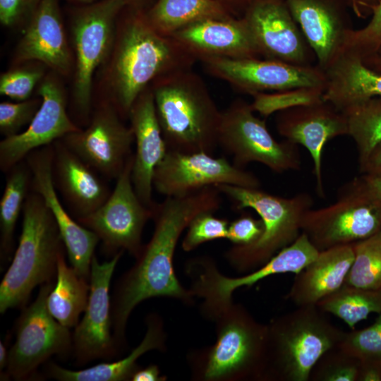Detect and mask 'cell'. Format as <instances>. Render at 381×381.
<instances>
[{
	"instance_id": "obj_51",
	"label": "cell",
	"mask_w": 381,
	"mask_h": 381,
	"mask_svg": "<svg viewBox=\"0 0 381 381\" xmlns=\"http://www.w3.org/2000/svg\"><path fill=\"white\" fill-rule=\"evenodd\" d=\"M125 6L147 11L153 4L155 0H119Z\"/></svg>"
},
{
	"instance_id": "obj_35",
	"label": "cell",
	"mask_w": 381,
	"mask_h": 381,
	"mask_svg": "<svg viewBox=\"0 0 381 381\" xmlns=\"http://www.w3.org/2000/svg\"><path fill=\"white\" fill-rule=\"evenodd\" d=\"M352 246L353 260L344 284L381 289V231Z\"/></svg>"
},
{
	"instance_id": "obj_47",
	"label": "cell",
	"mask_w": 381,
	"mask_h": 381,
	"mask_svg": "<svg viewBox=\"0 0 381 381\" xmlns=\"http://www.w3.org/2000/svg\"><path fill=\"white\" fill-rule=\"evenodd\" d=\"M358 381H381V365L360 361Z\"/></svg>"
},
{
	"instance_id": "obj_46",
	"label": "cell",
	"mask_w": 381,
	"mask_h": 381,
	"mask_svg": "<svg viewBox=\"0 0 381 381\" xmlns=\"http://www.w3.org/2000/svg\"><path fill=\"white\" fill-rule=\"evenodd\" d=\"M167 377L161 375L157 365H149L146 367H139L133 374L131 381H164Z\"/></svg>"
},
{
	"instance_id": "obj_27",
	"label": "cell",
	"mask_w": 381,
	"mask_h": 381,
	"mask_svg": "<svg viewBox=\"0 0 381 381\" xmlns=\"http://www.w3.org/2000/svg\"><path fill=\"white\" fill-rule=\"evenodd\" d=\"M353 260L352 244L319 251L296 274L286 298L297 306L316 305L343 286Z\"/></svg>"
},
{
	"instance_id": "obj_18",
	"label": "cell",
	"mask_w": 381,
	"mask_h": 381,
	"mask_svg": "<svg viewBox=\"0 0 381 381\" xmlns=\"http://www.w3.org/2000/svg\"><path fill=\"white\" fill-rule=\"evenodd\" d=\"M241 18L260 57L296 66H315V54L286 0H252Z\"/></svg>"
},
{
	"instance_id": "obj_13",
	"label": "cell",
	"mask_w": 381,
	"mask_h": 381,
	"mask_svg": "<svg viewBox=\"0 0 381 381\" xmlns=\"http://www.w3.org/2000/svg\"><path fill=\"white\" fill-rule=\"evenodd\" d=\"M133 155L116 179V186L104 203L90 214L76 219L97 234L106 253L114 255L127 250L136 258L140 253L142 234L153 216V208L138 198L131 180Z\"/></svg>"
},
{
	"instance_id": "obj_9",
	"label": "cell",
	"mask_w": 381,
	"mask_h": 381,
	"mask_svg": "<svg viewBox=\"0 0 381 381\" xmlns=\"http://www.w3.org/2000/svg\"><path fill=\"white\" fill-rule=\"evenodd\" d=\"M125 5L119 0H99L70 9L74 49L73 99L79 118L90 120L93 77L111 50L116 20Z\"/></svg>"
},
{
	"instance_id": "obj_31",
	"label": "cell",
	"mask_w": 381,
	"mask_h": 381,
	"mask_svg": "<svg viewBox=\"0 0 381 381\" xmlns=\"http://www.w3.org/2000/svg\"><path fill=\"white\" fill-rule=\"evenodd\" d=\"M146 16L151 25L167 36L205 19L235 17L214 0H155Z\"/></svg>"
},
{
	"instance_id": "obj_22",
	"label": "cell",
	"mask_w": 381,
	"mask_h": 381,
	"mask_svg": "<svg viewBox=\"0 0 381 381\" xmlns=\"http://www.w3.org/2000/svg\"><path fill=\"white\" fill-rule=\"evenodd\" d=\"M14 61H36L54 73L68 76L74 58L67 40L59 0H41L24 27Z\"/></svg>"
},
{
	"instance_id": "obj_20",
	"label": "cell",
	"mask_w": 381,
	"mask_h": 381,
	"mask_svg": "<svg viewBox=\"0 0 381 381\" xmlns=\"http://www.w3.org/2000/svg\"><path fill=\"white\" fill-rule=\"evenodd\" d=\"M52 144L25 158L32 174L31 189L41 195L53 214L71 266L90 282L91 262L99 237L71 217L60 201L52 178Z\"/></svg>"
},
{
	"instance_id": "obj_7",
	"label": "cell",
	"mask_w": 381,
	"mask_h": 381,
	"mask_svg": "<svg viewBox=\"0 0 381 381\" xmlns=\"http://www.w3.org/2000/svg\"><path fill=\"white\" fill-rule=\"evenodd\" d=\"M214 187L230 198L236 209L255 210L263 223L262 233L255 241L248 245H234L224 253L229 265L241 273L260 267L291 244L301 234L303 217L313 205L311 195L307 193L284 198L260 188L228 184Z\"/></svg>"
},
{
	"instance_id": "obj_43",
	"label": "cell",
	"mask_w": 381,
	"mask_h": 381,
	"mask_svg": "<svg viewBox=\"0 0 381 381\" xmlns=\"http://www.w3.org/2000/svg\"><path fill=\"white\" fill-rule=\"evenodd\" d=\"M41 0H0V22L7 28L26 25Z\"/></svg>"
},
{
	"instance_id": "obj_1",
	"label": "cell",
	"mask_w": 381,
	"mask_h": 381,
	"mask_svg": "<svg viewBox=\"0 0 381 381\" xmlns=\"http://www.w3.org/2000/svg\"><path fill=\"white\" fill-rule=\"evenodd\" d=\"M220 192L208 186L185 195L166 197L153 207L154 231L133 266L119 279L111 299L112 332L121 349L126 346V329L135 308L154 297H167L191 306L195 296L178 279L174 267L182 233L197 215L220 207Z\"/></svg>"
},
{
	"instance_id": "obj_50",
	"label": "cell",
	"mask_w": 381,
	"mask_h": 381,
	"mask_svg": "<svg viewBox=\"0 0 381 381\" xmlns=\"http://www.w3.org/2000/svg\"><path fill=\"white\" fill-rule=\"evenodd\" d=\"M361 61L367 67L381 74V44L375 52Z\"/></svg>"
},
{
	"instance_id": "obj_25",
	"label": "cell",
	"mask_w": 381,
	"mask_h": 381,
	"mask_svg": "<svg viewBox=\"0 0 381 381\" xmlns=\"http://www.w3.org/2000/svg\"><path fill=\"white\" fill-rule=\"evenodd\" d=\"M52 178L69 213L75 219L85 217L107 200V181L58 140L52 143Z\"/></svg>"
},
{
	"instance_id": "obj_29",
	"label": "cell",
	"mask_w": 381,
	"mask_h": 381,
	"mask_svg": "<svg viewBox=\"0 0 381 381\" xmlns=\"http://www.w3.org/2000/svg\"><path fill=\"white\" fill-rule=\"evenodd\" d=\"M325 101L339 111L375 97H381V74L361 59L341 53L324 71Z\"/></svg>"
},
{
	"instance_id": "obj_39",
	"label": "cell",
	"mask_w": 381,
	"mask_h": 381,
	"mask_svg": "<svg viewBox=\"0 0 381 381\" xmlns=\"http://www.w3.org/2000/svg\"><path fill=\"white\" fill-rule=\"evenodd\" d=\"M372 17L364 27L347 33L341 53L361 60L371 55L381 44V2L370 7Z\"/></svg>"
},
{
	"instance_id": "obj_2",
	"label": "cell",
	"mask_w": 381,
	"mask_h": 381,
	"mask_svg": "<svg viewBox=\"0 0 381 381\" xmlns=\"http://www.w3.org/2000/svg\"><path fill=\"white\" fill-rule=\"evenodd\" d=\"M198 61L173 37L157 32L146 11L124 6L116 20L110 54L102 65L106 99L122 118L138 96L157 79L191 69Z\"/></svg>"
},
{
	"instance_id": "obj_44",
	"label": "cell",
	"mask_w": 381,
	"mask_h": 381,
	"mask_svg": "<svg viewBox=\"0 0 381 381\" xmlns=\"http://www.w3.org/2000/svg\"><path fill=\"white\" fill-rule=\"evenodd\" d=\"M263 231L261 219L243 214L229 223L227 239L234 245H248L255 241Z\"/></svg>"
},
{
	"instance_id": "obj_30",
	"label": "cell",
	"mask_w": 381,
	"mask_h": 381,
	"mask_svg": "<svg viewBox=\"0 0 381 381\" xmlns=\"http://www.w3.org/2000/svg\"><path fill=\"white\" fill-rule=\"evenodd\" d=\"M90 289V282L67 265L62 252L57 260L54 285L47 299L49 312L62 325L75 327L87 307Z\"/></svg>"
},
{
	"instance_id": "obj_42",
	"label": "cell",
	"mask_w": 381,
	"mask_h": 381,
	"mask_svg": "<svg viewBox=\"0 0 381 381\" xmlns=\"http://www.w3.org/2000/svg\"><path fill=\"white\" fill-rule=\"evenodd\" d=\"M41 103L42 98L28 99L18 102H1V133L5 138L19 133L23 126L30 123Z\"/></svg>"
},
{
	"instance_id": "obj_40",
	"label": "cell",
	"mask_w": 381,
	"mask_h": 381,
	"mask_svg": "<svg viewBox=\"0 0 381 381\" xmlns=\"http://www.w3.org/2000/svg\"><path fill=\"white\" fill-rule=\"evenodd\" d=\"M213 213L204 212L193 219L181 242L183 250L190 252L204 243L227 238L228 220L217 217Z\"/></svg>"
},
{
	"instance_id": "obj_52",
	"label": "cell",
	"mask_w": 381,
	"mask_h": 381,
	"mask_svg": "<svg viewBox=\"0 0 381 381\" xmlns=\"http://www.w3.org/2000/svg\"><path fill=\"white\" fill-rule=\"evenodd\" d=\"M9 350L7 348V343L0 341V371L4 372L8 365Z\"/></svg>"
},
{
	"instance_id": "obj_26",
	"label": "cell",
	"mask_w": 381,
	"mask_h": 381,
	"mask_svg": "<svg viewBox=\"0 0 381 381\" xmlns=\"http://www.w3.org/2000/svg\"><path fill=\"white\" fill-rule=\"evenodd\" d=\"M287 6L324 72L341 53L352 29L330 0H286Z\"/></svg>"
},
{
	"instance_id": "obj_5",
	"label": "cell",
	"mask_w": 381,
	"mask_h": 381,
	"mask_svg": "<svg viewBox=\"0 0 381 381\" xmlns=\"http://www.w3.org/2000/svg\"><path fill=\"white\" fill-rule=\"evenodd\" d=\"M58 226L40 194L29 193L13 260L0 284V312L24 308L33 289L53 282L57 260L64 251Z\"/></svg>"
},
{
	"instance_id": "obj_48",
	"label": "cell",
	"mask_w": 381,
	"mask_h": 381,
	"mask_svg": "<svg viewBox=\"0 0 381 381\" xmlns=\"http://www.w3.org/2000/svg\"><path fill=\"white\" fill-rule=\"evenodd\" d=\"M222 5L231 15L238 18V14L244 13L246 8L252 0H214Z\"/></svg>"
},
{
	"instance_id": "obj_24",
	"label": "cell",
	"mask_w": 381,
	"mask_h": 381,
	"mask_svg": "<svg viewBox=\"0 0 381 381\" xmlns=\"http://www.w3.org/2000/svg\"><path fill=\"white\" fill-rule=\"evenodd\" d=\"M128 118L135 143L132 183L143 203L153 208L156 204L152 197L154 172L168 150L157 116L150 86L136 99Z\"/></svg>"
},
{
	"instance_id": "obj_16",
	"label": "cell",
	"mask_w": 381,
	"mask_h": 381,
	"mask_svg": "<svg viewBox=\"0 0 381 381\" xmlns=\"http://www.w3.org/2000/svg\"><path fill=\"white\" fill-rule=\"evenodd\" d=\"M202 64L212 76L252 96L303 87L325 89L326 84L325 73L317 65L301 66L260 58H220Z\"/></svg>"
},
{
	"instance_id": "obj_37",
	"label": "cell",
	"mask_w": 381,
	"mask_h": 381,
	"mask_svg": "<svg viewBox=\"0 0 381 381\" xmlns=\"http://www.w3.org/2000/svg\"><path fill=\"white\" fill-rule=\"evenodd\" d=\"M360 361L339 346L325 352L313 366L310 381H358Z\"/></svg>"
},
{
	"instance_id": "obj_11",
	"label": "cell",
	"mask_w": 381,
	"mask_h": 381,
	"mask_svg": "<svg viewBox=\"0 0 381 381\" xmlns=\"http://www.w3.org/2000/svg\"><path fill=\"white\" fill-rule=\"evenodd\" d=\"M254 112L251 104L241 99L234 101L222 111L218 145L231 155L233 164L240 168L258 162L279 174L300 170L297 145L277 141L265 121Z\"/></svg>"
},
{
	"instance_id": "obj_14",
	"label": "cell",
	"mask_w": 381,
	"mask_h": 381,
	"mask_svg": "<svg viewBox=\"0 0 381 381\" xmlns=\"http://www.w3.org/2000/svg\"><path fill=\"white\" fill-rule=\"evenodd\" d=\"M121 119L114 104L104 99L97 105L86 128L60 140L105 179L116 180L133 155L134 135Z\"/></svg>"
},
{
	"instance_id": "obj_33",
	"label": "cell",
	"mask_w": 381,
	"mask_h": 381,
	"mask_svg": "<svg viewBox=\"0 0 381 381\" xmlns=\"http://www.w3.org/2000/svg\"><path fill=\"white\" fill-rule=\"evenodd\" d=\"M316 306L342 320L351 329L371 313H381V289L370 290L343 284Z\"/></svg>"
},
{
	"instance_id": "obj_12",
	"label": "cell",
	"mask_w": 381,
	"mask_h": 381,
	"mask_svg": "<svg viewBox=\"0 0 381 381\" xmlns=\"http://www.w3.org/2000/svg\"><path fill=\"white\" fill-rule=\"evenodd\" d=\"M55 282L40 286L35 301L23 310L16 322V341L9 349L1 380H23L52 356H66L73 351L72 334L49 312L47 299Z\"/></svg>"
},
{
	"instance_id": "obj_45",
	"label": "cell",
	"mask_w": 381,
	"mask_h": 381,
	"mask_svg": "<svg viewBox=\"0 0 381 381\" xmlns=\"http://www.w3.org/2000/svg\"><path fill=\"white\" fill-rule=\"evenodd\" d=\"M361 173L368 176H381V143L377 145L368 157L359 163Z\"/></svg>"
},
{
	"instance_id": "obj_23",
	"label": "cell",
	"mask_w": 381,
	"mask_h": 381,
	"mask_svg": "<svg viewBox=\"0 0 381 381\" xmlns=\"http://www.w3.org/2000/svg\"><path fill=\"white\" fill-rule=\"evenodd\" d=\"M173 37L198 61L260 58L254 40L240 17L207 18L188 25Z\"/></svg>"
},
{
	"instance_id": "obj_28",
	"label": "cell",
	"mask_w": 381,
	"mask_h": 381,
	"mask_svg": "<svg viewBox=\"0 0 381 381\" xmlns=\"http://www.w3.org/2000/svg\"><path fill=\"white\" fill-rule=\"evenodd\" d=\"M147 330L141 342L131 353L114 362L100 363L90 368L73 370L56 363L47 366L49 377L59 381H128L140 367L137 361L152 350L165 351L167 334L160 315L150 313L145 318Z\"/></svg>"
},
{
	"instance_id": "obj_54",
	"label": "cell",
	"mask_w": 381,
	"mask_h": 381,
	"mask_svg": "<svg viewBox=\"0 0 381 381\" xmlns=\"http://www.w3.org/2000/svg\"><path fill=\"white\" fill-rule=\"evenodd\" d=\"M73 6H82L95 3L99 0H66Z\"/></svg>"
},
{
	"instance_id": "obj_8",
	"label": "cell",
	"mask_w": 381,
	"mask_h": 381,
	"mask_svg": "<svg viewBox=\"0 0 381 381\" xmlns=\"http://www.w3.org/2000/svg\"><path fill=\"white\" fill-rule=\"evenodd\" d=\"M319 250L307 236L301 232L289 246L285 247L260 267L236 277L223 274L208 256L189 260L186 272L190 279V288L195 298L202 299L200 310L210 320L233 302V293L238 288L251 286L270 276L294 273L302 270L318 255Z\"/></svg>"
},
{
	"instance_id": "obj_49",
	"label": "cell",
	"mask_w": 381,
	"mask_h": 381,
	"mask_svg": "<svg viewBox=\"0 0 381 381\" xmlns=\"http://www.w3.org/2000/svg\"><path fill=\"white\" fill-rule=\"evenodd\" d=\"M366 189L375 197L381 199V176H360Z\"/></svg>"
},
{
	"instance_id": "obj_10",
	"label": "cell",
	"mask_w": 381,
	"mask_h": 381,
	"mask_svg": "<svg viewBox=\"0 0 381 381\" xmlns=\"http://www.w3.org/2000/svg\"><path fill=\"white\" fill-rule=\"evenodd\" d=\"M381 231V199L372 195L361 177L346 183L329 205L310 209L301 232L319 250L352 244Z\"/></svg>"
},
{
	"instance_id": "obj_53",
	"label": "cell",
	"mask_w": 381,
	"mask_h": 381,
	"mask_svg": "<svg viewBox=\"0 0 381 381\" xmlns=\"http://www.w3.org/2000/svg\"><path fill=\"white\" fill-rule=\"evenodd\" d=\"M370 0H349L351 4L353 6V8L355 13L359 16V5L361 6H365L369 8ZM380 3L377 0V4ZM377 5V4H376Z\"/></svg>"
},
{
	"instance_id": "obj_15",
	"label": "cell",
	"mask_w": 381,
	"mask_h": 381,
	"mask_svg": "<svg viewBox=\"0 0 381 381\" xmlns=\"http://www.w3.org/2000/svg\"><path fill=\"white\" fill-rule=\"evenodd\" d=\"M220 184L249 188L261 186L260 181L252 172L230 163L224 157H214L202 152L167 150L153 176V188L166 197L185 195Z\"/></svg>"
},
{
	"instance_id": "obj_32",
	"label": "cell",
	"mask_w": 381,
	"mask_h": 381,
	"mask_svg": "<svg viewBox=\"0 0 381 381\" xmlns=\"http://www.w3.org/2000/svg\"><path fill=\"white\" fill-rule=\"evenodd\" d=\"M4 193L0 200V248L1 258L10 255L13 234L19 214L31 188L32 174L24 159L8 172Z\"/></svg>"
},
{
	"instance_id": "obj_21",
	"label": "cell",
	"mask_w": 381,
	"mask_h": 381,
	"mask_svg": "<svg viewBox=\"0 0 381 381\" xmlns=\"http://www.w3.org/2000/svg\"><path fill=\"white\" fill-rule=\"evenodd\" d=\"M275 126L278 133L286 140L301 145L310 154L316 190L319 196L323 198V148L329 140L348 135L344 114L323 99L277 112Z\"/></svg>"
},
{
	"instance_id": "obj_38",
	"label": "cell",
	"mask_w": 381,
	"mask_h": 381,
	"mask_svg": "<svg viewBox=\"0 0 381 381\" xmlns=\"http://www.w3.org/2000/svg\"><path fill=\"white\" fill-rule=\"evenodd\" d=\"M361 362L381 365V313L371 325L345 332L337 345Z\"/></svg>"
},
{
	"instance_id": "obj_17",
	"label": "cell",
	"mask_w": 381,
	"mask_h": 381,
	"mask_svg": "<svg viewBox=\"0 0 381 381\" xmlns=\"http://www.w3.org/2000/svg\"><path fill=\"white\" fill-rule=\"evenodd\" d=\"M123 252L119 251L110 260L102 263L95 255L92 258L87 307L72 334V352L79 365L97 359H112L121 351L112 332L109 287Z\"/></svg>"
},
{
	"instance_id": "obj_19",
	"label": "cell",
	"mask_w": 381,
	"mask_h": 381,
	"mask_svg": "<svg viewBox=\"0 0 381 381\" xmlns=\"http://www.w3.org/2000/svg\"><path fill=\"white\" fill-rule=\"evenodd\" d=\"M41 105L27 128L0 142V168L8 172L35 150L51 145L80 129L66 110V98L58 78L51 73L41 80Z\"/></svg>"
},
{
	"instance_id": "obj_34",
	"label": "cell",
	"mask_w": 381,
	"mask_h": 381,
	"mask_svg": "<svg viewBox=\"0 0 381 381\" xmlns=\"http://www.w3.org/2000/svg\"><path fill=\"white\" fill-rule=\"evenodd\" d=\"M346 117L348 135L354 141L359 163L381 143V97H375L341 111Z\"/></svg>"
},
{
	"instance_id": "obj_3",
	"label": "cell",
	"mask_w": 381,
	"mask_h": 381,
	"mask_svg": "<svg viewBox=\"0 0 381 381\" xmlns=\"http://www.w3.org/2000/svg\"><path fill=\"white\" fill-rule=\"evenodd\" d=\"M216 340L190 350L186 361L195 381H265L267 365V325L233 302L212 320Z\"/></svg>"
},
{
	"instance_id": "obj_41",
	"label": "cell",
	"mask_w": 381,
	"mask_h": 381,
	"mask_svg": "<svg viewBox=\"0 0 381 381\" xmlns=\"http://www.w3.org/2000/svg\"><path fill=\"white\" fill-rule=\"evenodd\" d=\"M44 78L42 66H27L9 70L0 77V94L17 101L30 99L36 85Z\"/></svg>"
},
{
	"instance_id": "obj_4",
	"label": "cell",
	"mask_w": 381,
	"mask_h": 381,
	"mask_svg": "<svg viewBox=\"0 0 381 381\" xmlns=\"http://www.w3.org/2000/svg\"><path fill=\"white\" fill-rule=\"evenodd\" d=\"M167 150L212 155L222 117L202 78L191 69L166 75L151 85Z\"/></svg>"
},
{
	"instance_id": "obj_36",
	"label": "cell",
	"mask_w": 381,
	"mask_h": 381,
	"mask_svg": "<svg viewBox=\"0 0 381 381\" xmlns=\"http://www.w3.org/2000/svg\"><path fill=\"white\" fill-rule=\"evenodd\" d=\"M324 91V88L303 87L273 93H258L253 95L251 106L255 111L267 117L289 108L322 101Z\"/></svg>"
},
{
	"instance_id": "obj_6",
	"label": "cell",
	"mask_w": 381,
	"mask_h": 381,
	"mask_svg": "<svg viewBox=\"0 0 381 381\" xmlns=\"http://www.w3.org/2000/svg\"><path fill=\"white\" fill-rule=\"evenodd\" d=\"M267 329L265 381H309L317 361L344 334L316 305L298 306L272 319Z\"/></svg>"
}]
</instances>
